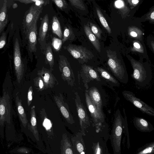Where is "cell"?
Instances as JSON below:
<instances>
[{
	"label": "cell",
	"instance_id": "obj_1",
	"mask_svg": "<svg viewBox=\"0 0 154 154\" xmlns=\"http://www.w3.org/2000/svg\"><path fill=\"white\" fill-rule=\"evenodd\" d=\"M133 69L131 77L136 85L141 87L148 85L152 78L151 71L143 63L131 58L130 59Z\"/></svg>",
	"mask_w": 154,
	"mask_h": 154
},
{
	"label": "cell",
	"instance_id": "obj_15",
	"mask_svg": "<svg viewBox=\"0 0 154 154\" xmlns=\"http://www.w3.org/2000/svg\"><path fill=\"white\" fill-rule=\"evenodd\" d=\"M87 92L93 104L100 113L104 114L102 110V99L98 90L96 88L93 87Z\"/></svg>",
	"mask_w": 154,
	"mask_h": 154
},
{
	"label": "cell",
	"instance_id": "obj_44",
	"mask_svg": "<svg viewBox=\"0 0 154 154\" xmlns=\"http://www.w3.org/2000/svg\"><path fill=\"white\" fill-rule=\"evenodd\" d=\"M17 4H16V3H14L13 5V8H17Z\"/></svg>",
	"mask_w": 154,
	"mask_h": 154
},
{
	"label": "cell",
	"instance_id": "obj_17",
	"mask_svg": "<svg viewBox=\"0 0 154 154\" xmlns=\"http://www.w3.org/2000/svg\"><path fill=\"white\" fill-rule=\"evenodd\" d=\"M85 32L90 42L97 50L100 52V44L98 38L91 31L88 25H85L84 26Z\"/></svg>",
	"mask_w": 154,
	"mask_h": 154
},
{
	"label": "cell",
	"instance_id": "obj_13",
	"mask_svg": "<svg viewBox=\"0 0 154 154\" xmlns=\"http://www.w3.org/2000/svg\"><path fill=\"white\" fill-rule=\"evenodd\" d=\"M86 105L91 115L95 122L102 121L104 119V115L100 113L91 101L87 91L85 93Z\"/></svg>",
	"mask_w": 154,
	"mask_h": 154
},
{
	"label": "cell",
	"instance_id": "obj_25",
	"mask_svg": "<svg viewBox=\"0 0 154 154\" xmlns=\"http://www.w3.org/2000/svg\"><path fill=\"white\" fill-rule=\"evenodd\" d=\"M96 9L97 15L101 24L107 32L110 34L111 33V29L106 19L99 8H96Z\"/></svg>",
	"mask_w": 154,
	"mask_h": 154
},
{
	"label": "cell",
	"instance_id": "obj_23",
	"mask_svg": "<svg viewBox=\"0 0 154 154\" xmlns=\"http://www.w3.org/2000/svg\"><path fill=\"white\" fill-rule=\"evenodd\" d=\"M52 29L53 32L58 36L60 38H62L63 34L59 22L56 15L52 18Z\"/></svg>",
	"mask_w": 154,
	"mask_h": 154
},
{
	"label": "cell",
	"instance_id": "obj_12",
	"mask_svg": "<svg viewBox=\"0 0 154 154\" xmlns=\"http://www.w3.org/2000/svg\"><path fill=\"white\" fill-rule=\"evenodd\" d=\"M49 20L48 14H45L41 21L39 28L38 41L42 50L45 49V37L48 29Z\"/></svg>",
	"mask_w": 154,
	"mask_h": 154
},
{
	"label": "cell",
	"instance_id": "obj_31",
	"mask_svg": "<svg viewBox=\"0 0 154 154\" xmlns=\"http://www.w3.org/2000/svg\"><path fill=\"white\" fill-rule=\"evenodd\" d=\"M72 5L76 8L82 10H85V8L84 3L82 0H69Z\"/></svg>",
	"mask_w": 154,
	"mask_h": 154
},
{
	"label": "cell",
	"instance_id": "obj_14",
	"mask_svg": "<svg viewBox=\"0 0 154 154\" xmlns=\"http://www.w3.org/2000/svg\"><path fill=\"white\" fill-rule=\"evenodd\" d=\"M75 106L81 124L86 123L88 122L89 120L86 108L82 103L77 92H75Z\"/></svg>",
	"mask_w": 154,
	"mask_h": 154
},
{
	"label": "cell",
	"instance_id": "obj_9",
	"mask_svg": "<svg viewBox=\"0 0 154 154\" xmlns=\"http://www.w3.org/2000/svg\"><path fill=\"white\" fill-rule=\"evenodd\" d=\"M38 76L42 78L44 83L45 89L53 88L55 85H58V82L55 77L49 69L43 67L42 69L38 70Z\"/></svg>",
	"mask_w": 154,
	"mask_h": 154
},
{
	"label": "cell",
	"instance_id": "obj_10",
	"mask_svg": "<svg viewBox=\"0 0 154 154\" xmlns=\"http://www.w3.org/2000/svg\"><path fill=\"white\" fill-rule=\"evenodd\" d=\"M54 99L55 102L62 114L69 122H73V119L71 114L67 103L64 101L62 94H59V95H55Z\"/></svg>",
	"mask_w": 154,
	"mask_h": 154
},
{
	"label": "cell",
	"instance_id": "obj_26",
	"mask_svg": "<svg viewBox=\"0 0 154 154\" xmlns=\"http://www.w3.org/2000/svg\"><path fill=\"white\" fill-rule=\"evenodd\" d=\"M128 34L131 37L136 38H140L142 35V32L138 28L131 26L128 29Z\"/></svg>",
	"mask_w": 154,
	"mask_h": 154
},
{
	"label": "cell",
	"instance_id": "obj_28",
	"mask_svg": "<svg viewBox=\"0 0 154 154\" xmlns=\"http://www.w3.org/2000/svg\"><path fill=\"white\" fill-rule=\"evenodd\" d=\"M15 1L19 2L25 4L33 3L38 6H42V5H45L49 2H48L49 1L42 0H16Z\"/></svg>",
	"mask_w": 154,
	"mask_h": 154
},
{
	"label": "cell",
	"instance_id": "obj_11",
	"mask_svg": "<svg viewBox=\"0 0 154 154\" xmlns=\"http://www.w3.org/2000/svg\"><path fill=\"white\" fill-rule=\"evenodd\" d=\"M42 6H38L33 4L27 13L23 23V27L26 35L39 11L42 8Z\"/></svg>",
	"mask_w": 154,
	"mask_h": 154
},
{
	"label": "cell",
	"instance_id": "obj_45",
	"mask_svg": "<svg viewBox=\"0 0 154 154\" xmlns=\"http://www.w3.org/2000/svg\"><path fill=\"white\" fill-rule=\"evenodd\" d=\"M81 154H85V153L83 152L81 153Z\"/></svg>",
	"mask_w": 154,
	"mask_h": 154
},
{
	"label": "cell",
	"instance_id": "obj_36",
	"mask_svg": "<svg viewBox=\"0 0 154 154\" xmlns=\"http://www.w3.org/2000/svg\"><path fill=\"white\" fill-rule=\"evenodd\" d=\"M6 35L5 32H3L0 38V49L2 48L6 44Z\"/></svg>",
	"mask_w": 154,
	"mask_h": 154
},
{
	"label": "cell",
	"instance_id": "obj_33",
	"mask_svg": "<svg viewBox=\"0 0 154 154\" xmlns=\"http://www.w3.org/2000/svg\"><path fill=\"white\" fill-rule=\"evenodd\" d=\"M32 86H30L28 90L27 97V103L28 106H29L32 102L33 94Z\"/></svg>",
	"mask_w": 154,
	"mask_h": 154
},
{
	"label": "cell",
	"instance_id": "obj_37",
	"mask_svg": "<svg viewBox=\"0 0 154 154\" xmlns=\"http://www.w3.org/2000/svg\"><path fill=\"white\" fill-rule=\"evenodd\" d=\"M115 5L116 8H122L124 6V3L122 1H117L115 2Z\"/></svg>",
	"mask_w": 154,
	"mask_h": 154
},
{
	"label": "cell",
	"instance_id": "obj_35",
	"mask_svg": "<svg viewBox=\"0 0 154 154\" xmlns=\"http://www.w3.org/2000/svg\"><path fill=\"white\" fill-rule=\"evenodd\" d=\"M70 33V29L67 27H65L64 31L63 36L62 40L63 43H64L69 39Z\"/></svg>",
	"mask_w": 154,
	"mask_h": 154
},
{
	"label": "cell",
	"instance_id": "obj_29",
	"mask_svg": "<svg viewBox=\"0 0 154 154\" xmlns=\"http://www.w3.org/2000/svg\"><path fill=\"white\" fill-rule=\"evenodd\" d=\"M131 50L133 52L141 53L144 52V48L141 44L138 41H135L133 42V46Z\"/></svg>",
	"mask_w": 154,
	"mask_h": 154
},
{
	"label": "cell",
	"instance_id": "obj_21",
	"mask_svg": "<svg viewBox=\"0 0 154 154\" xmlns=\"http://www.w3.org/2000/svg\"><path fill=\"white\" fill-rule=\"evenodd\" d=\"M45 52V62L46 64H48L50 69L52 72L54 70V59L51 45L50 43L46 44Z\"/></svg>",
	"mask_w": 154,
	"mask_h": 154
},
{
	"label": "cell",
	"instance_id": "obj_30",
	"mask_svg": "<svg viewBox=\"0 0 154 154\" xmlns=\"http://www.w3.org/2000/svg\"><path fill=\"white\" fill-rule=\"evenodd\" d=\"M89 23L92 32L98 39H100L101 33V30L95 24L91 22H90Z\"/></svg>",
	"mask_w": 154,
	"mask_h": 154
},
{
	"label": "cell",
	"instance_id": "obj_38",
	"mask_svg": "<svg viewBox=\"0 0 154 154\" xmlns=\"http://www.w3.org/2000/svg\"><path fill=\"white\" fill-rule=\"evenodd\" d=\"M147 18L151 21L154 22V8L148 14Z\"/></svg>",
	"mask_w": 154,
	"mask_h": 154
},
{
	"label": "cell",
	"instance_id": "obj_19",
	"mask_svg": "<svg viewBox=\"0 0 154 154\" xmlns=\"http://www.w3.org/2000/svg\"><path fill=\"white\" fill-rule=\"evenodd\" d=\"M16 104L20 119L24 126H26L28 122L26 114L23 106L22 100L17 95L16 97Z\"/></svg>",
	"mask_w": 154,
	"mask_h": 154
},
{
	"label": "cell",
	"instance_id": "obj_7",
	"mask_svg": "<svg viewBox=\"0 0 154 154\" xmlns=\"http://www.w3.org/2000/svg\"><path fill=\"white\" fill-rule=\"evenodd\" d=\"M66 48L74 58L84 62L88 61L94 57L90 51L82 46L69 45Z\"/></svg>",
	"mask_w": 154,
	"mask_h": 154
},
{
	"label": "cell",
	"instance_id": "obj_27",
	"mask_svg": "<svg viewBox=\"0 0 154 154\" xmlns=\"http://www.w3.org/2000/svg\"><path fill=\"white\" fill-rule=\"evenodd\" d=\"M33 82L35 88L38 91L45 90L44 82L40 76H38L34 79Z\"/></svg>",
	"mask_w": 154,
	"mask_h": 154
},
{
	"label": "cell",
	"instance_id": "obj_34",
	"mask_svg": "<svg viewBox=\"0 0 154 154\" xmlns=\"http://www.w3.org/2000/svg\"><path fill=\"white\" fill-rule=\"evenodd\" d=\"M52 1L58 8L61 9H63L66 5V2L64 0H54Z\"/></svg>",
	"mask_w": 154,
	"mask_h": 154
},
{
	"label": "cell",
	"instance_id": "obj_40",
	"mask_svg": "<svg viewBox=\"0 0 154 154\" xmlns=\"http://www.w3.org/2000/svg\"><path fill=\"white\" fill-rule=\"evenodd\" d=\"M77 148L78 151L80 152H83L84 148L83 146L80 143H78L77 145Z\"/></svg>",
	"mask_w": 154,
	"mask_h": 154
},
{
	"label": "cell",
	"instance_id": "obj_5",
	"mask_svg": "<svg viewBox=\"0 0 154 154\" xmlns=\"http://www.w3.org/2000/svg\"><path fill=\"white\" fill-rule=\"evenodd\" d=\"M11 106L8 94L3 90L0 98V123L2 125L5 122H10Z\"/></svg>",
	"mask_w": 154,
	"mask_h": 154
},
{
	"label": "cell",
	"instance_id": "obj_20",
	"mask_svg": "<svg viewBox=\"0 0 154 154\" xmlns=\"http://www.w3.org/2000/svg\"><path fill=\"white\" fill-rule=\"evenodd\" d=\"M0 12V33H1L4 30L8 22L7 1L6 0L4 1Z\"/></svg>",
	"mask_w": 154,
	"mask_h": 154
},
{
	"label": "cell",
	"instance_id": "obj_4",
	"mask_svg": "<svg viewBox=\"0 0 154 154\" xmlns=\"http://www.w3.org/2000/svg\"><path fill=\"white\" fill-rule=\"evenodd\" d=\"M59 69L63 80L71 86L74 85L75 77L72 69L66 58L63 56H59L58 61Z\"/></svg>",
	"mask_w": 154,
	"mask_h": 154
},
{
	"label": "cell",
	"instance_id": "obj_18",
	"mask_svg": "<svg viewBox=\"0 0 154 154\" xmlns=\"http://www.w3.org/2000/svg\"><path fill=\"white\" fill-rule=\"evenodd\" d=\"M82 70L85 76L88 79L90 80H95L97 81L101 80L98 73L92 67L84 64L82 66Z\"/></svg>",
	"mask_w": 154,
	"mask_h": 154
},
{
	"label": "cell",
	"instance_id": "obj_22",
	"mask_svg": "<svg viewBox=\"0 0 154 154\" xmlns=\"http://www.w3.org/2000/svg\"><path fill=\"white\" fill-rule=\"evenodd\" d=\"M96 69L101 76L106 80L110 83H112L114 85H119L120 84L117 79L106 70L99 67H98Z\"/></svg>",
	"mask_w": 154,
	"mask_h": 154
},
{
	"label": "cell",
	"instance_id": "obj_24",
	"mask_svg": "<svg viewBox=\"0 0 154 154\" xmlns=\"http://www.w3.org/2000/svg\"><path fill=\"white\" fill-rule=\"evenodd\" d=\"M154 153V142L145 146L139 149L136 154H153Z\"/></svg>",
	"mask_w": 154,
	"mask_h": 154
},
{
	"label": "cell",
	"instance_id": "obj_8",
	"mask_svg": "<svg viewBox=\"0 0 154 154\" xmlns=\"http://www.w3.org/2000/svg\"><path fill=\"white\" fill-rule=\"evenodd\" d=\"M42 9V8L38 12L26 35L28 41L29 49L31 52H35L36 51L37 22Z\"/></svg>",
	"mask_w": 154,
	"mask_h": 154
},
{
	"label": "cell",
	"instance_id": "obj_43",
	"mask_svg": "<svg viewBox=\"0 0 154 154\" xmlns=\"http://www.w3.org/2000/svg\"><path fill=\"white\" fill-rule=\"evenodd\" d=\"M100 149L98 147L97 149L96 154H100Z\"/></svg>",
	"mask_w": 154,
	"mask_h": 154
},
{
	"label": "cell",
	"instance_id": "obj_2",
	"mask_svg": "<svg viewBox=\"0 0 154 154\" xmlns=\"http://www.w3.org/2000/svg\"><path fill=\"white\" fill-rule=\"evenodd\" d=\"M106 52L107 64L110 70L120 82L127 84L128 81V75L125 67L118 58L116 52L110 49L107 50Z\"/></svg>",
	"mask_w": 154,
	"mask_h": 154
},
{
	"label": "cell",
	"instance_id": "obj_41",
	"mask_svg": "<svg viewBox=\"0 0 154 154\" xmlns=\"http://www.w3.org/2000/svg\"><path fill=\"white\" fill-rule=\"evenodd\" d=\"M66 154H73L71 149L70 148L67 149L66 151Z\"/></svg>",
	"mask_w": 154,
	"mask_h": 154
},
{
	"label": "cell",
	"instance_id": "obj_16",
	"mask_svg": "<svg viewBox=\"0 0 154 154\" xmlns=\"http://www.w3.org/2000/svg\"><path fill=\"white\" fill-rule=\"evenodd\" d=\"M133 122L135 127L141 131L149 132L154 129L152 125L143 118L135 117Z\"/></svg>",
	"mask_w": 154,
	"mask_h": 154
},
{
	"label": "cell",
	"instance_id": "obj_6",
	"mask_svg": "<svg viewBox=\"0 0 154 154\" xmlns=\"http://www.w3.org/2000/svg\"><path fill=\"white\" fill-rule=\"evenodd\" d=\"M14 63L15 74L18 82L20 83L22 79L24 72V66L21 57L18 40L16 38L14 45Z\"/></svg>",
	"mask_w": 154,
	"mask_h": 154
},
{
	"label": "cell",
	"instance_id": "obj_3",
	"mask_svg": "<svg viewBox=\"0 0 154 154\" xmlns=\"http://www.w3.org/2000/svg\"><path fill=\"white\" fill-rule=\"evenodd\" d=\"M122 94L126 100L131 102L143 113L154 117V109L136 97L133 92L125 90L122 92Z\"/></svg>",
	"mask_w": 154,
	"mask_h": 154
},
{
	"label": "cell",
	"instance_id": "obj_39",
	"mask_svg": "<svg viewBox=\"0 0 154 154\" xmlns=\"http://www.w3.org/2000/svg\"><path fill=\"white\" fill-rule=\"evenodd\" d=\"M127 2L130 5L135 7L138 4L140 1L139 0H127Z\"/></svg>",
	"mask_w": 154,
	"mask_h": 154
},
{
	"label": "cell",
	"instance_id": "obj_32",
	"mask_svg": "<svg viewBox=\"0 0 154 154\" xmlns=\"http://www.w3.org/2000/svg\"><path fill=\"white\" fill-rule=\"evenodd\" d=\"M52 45L56 51H58L60 48L62 43V41L60 39L56 37L52 38Z\"/></svg>",
	"mask_w": 154,
	"mask_h": 154
},
{
	"label": "cell",
	"instance_id": "obj_42",
	"mask_svg": "<svg viewBox=\"0 0 154 154\" xmlns=\"http://www.w3.org/2000/svg\"><path fill=\"white\" fill-rule=\"evenodd\" d=\"M150 44L152 47V49L154 52V42L152 41L151 42Z\"/></svg>",
	"mask_w": 154,
	"mask_h": 154
}]
</instances>
